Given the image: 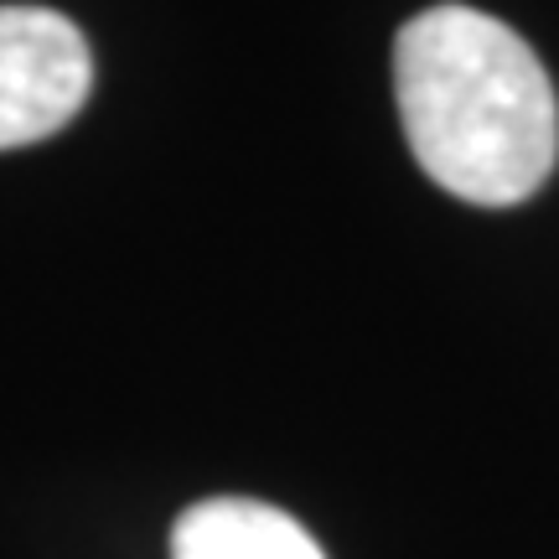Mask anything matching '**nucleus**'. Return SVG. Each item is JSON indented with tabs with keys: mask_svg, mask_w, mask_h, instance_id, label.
<instances>
[{
	"mask_svg": "<svg viewBox=\"0 0 559 559\" xmlns=\"http://www.w3.org/2000/svg\"><path fill=\"white\" fill-rule=\"evenodd\" d=\"M394 94L409 151L451 198L513 207L555 171V88L508 21L472 5L419 11L394 41Z\"/></svg>",
	"mask_w": 559,
	"mask_h": 559,
	"instance_id": "nucleus-1",
	"label": "nucleus"
},
{
	"mask_svg": "<svg viewBox=\"0 0 559 559\" xmlns=\"http://www.w3.org/2000/svg\"><path fill=\"white\" fill-rule=\"evenodd\" d=\"M94 58L62 11L0 5V151L58 135L88 99Z\"/></svg>",
	"mask_w": 559,
	"mask_h": 559,
	"instance_id": "nucleus-2",
	"label": "nucleus"
},
{
	"mask_svg": "<svg viewBox=\"0 0 559 559\" xmlns=\"http://www.w3.org/2000/svg\"><path fill=\"white\" fill-rule=\"evenodd\" d=\"M171 559H326L290 513L254 498H207L171 528Z\"/></svg>",
	"mask_w": 559,
	"mask_h": 559,
	"instance_id": "nucleus-3",
	"label": "nucleus"
}]
</instances>
